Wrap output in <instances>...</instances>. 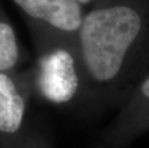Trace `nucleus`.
Segmentation results:
<instances>
[{
	"instance_id": "1",
	"label": "nucleus",
	"mask_w": 149,
	"mask_h": 148,
	"mask_svg": "<svg viewBox=\"0 0 149 148\" xmlns=\"http://www.w3.org/2000/svg\"><path fill=\"white\" fill-rule=\"evenodd\" d=\"M75 48L85 113L119 109L149 74V0H106L86 12Z\"/></svg>"
},
{
	"instance_id": "2",
	"label": "nucleus",
	"mask_w": 149,
	"mask_h": 148,
	"mask_svg": "<svg viewBox=\"0 0 149 148\" xmlns=\"http://www.w3.org/2000/svg\"><path fill=\"white\" fill-rule=\"evenodd\" d=\"M36 53V64L29 70L34 95L55 106L83 110L85 84L75 42H54Z\"/></svg>"
},
{
	"instance_id": "3",
	"label": "nucleus",
	"mask_w": 149,
	"mask_h": 148,
	"mask_svg": "<svg viewBox=\"0 0 149 148\" xmlns=\"http://www.w3.org/2000/svg\"><path fill=\"white\" fill-rule=\"evenodd\" d=\"M27 17L35 48L54 42H75L85 17L76 0H12Z\"/></svg>"
},
{
	"instance_id": "4",
	"label": "nucleus",
	"mask_w": 149,
	"mask_h": 148,
	"mask_svg": "<svg viewBox=\"0 0 149 148\" xmlns=\"http://www.w3.org/2000/svg\"><path fill=\"white\" fill-rule=\"evenodd\" d=\"M33 95L29 70L0 71V148L14 144L27 129L28 106Z\"/></svg>"
},
{
	"instance_id": "5",
	"label": "nucleus",
	"mask_w": 149,
	"mask_h": 148,
	"mask_svg": "<svg viewBox=\"0 0 149 148\" xmlns=\"http://www.w3.org/2000/svg\"><path fill=\"white\" fill-rule=\"evenodd\" d=\"M149 132V74L141 81L104 130V148H126Z\"/></svg>"
},
{
	"instance_id": "6",
	"label": "nucleus",
	"mask_w": 149,
	"mask_h": 148,
	"mask_svg": "<svg viewBox=\"0 0 149 148\" xmlns=\"http://www.w3.org/2000/svg\"><path fill=\"white\" fill-rule=\"evenodd\" d=\"M23 60L24 53L15 28L0 7V71H17Z\"/></svg>"
},
{
	"instance_id": "7",
	"label": "nucleus",
	"mask_w": 149,
	"mask_h": 148,
	"mask_svg": "<svg viewBox=\"0 0 149 148\" xmlns=\"http://www.w3.org/2000/svg\"><path fill=\"white\" fill-rule=\"evenodd\" d=\"M8 148H52L48 138L40 128L28 125L23 135Z\"/></svg>"
},
{
	"instance_id": "8",
	"label": "nucleus",
	"mask_w": 149,
	"mask_h": 148,
	"mask_svg": "<svg viewBox=\"0 0 149 148\" xmlns=\"http://www.w3.org/2000/svg\"><path fill=\"white\" fill-rule=\"evenodd\" d=\"M76 1L78 3H80L83 7H87V6H91V7H93V6L106 1V0H76Z\"/></svg>"
}]
</instances>
